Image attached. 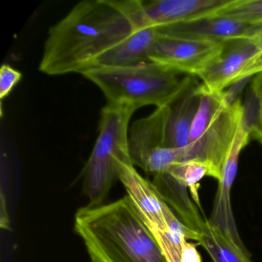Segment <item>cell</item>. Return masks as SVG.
<instances>
[{"instance_id":"6da1fadb","label":"cell","mask_w":262,"mask_h":262,"mask_svg":"<svg viewBox=\"0 0 262 262\" xmlns=\"http://www.w3.org/2000/svg\"><path fill=\"white\" fill-rule=\"evenodd\" d=\"M136 32L118 0H83L49 30L39 70L49 76L79 73Z\"/></svg>"},{"instance_id":"7a4b0ae2","label":"cell","mask_w":262,"mask_h":262,"mask_svg":"<svg viewBox=\"0 0 262 262\" xmlns=\"http://www.w3.org/2000/svg\"><path fill=\"white\" fill-rule=\"evenodd\" d=\"M74 227L91 262H168L127 194L79 208Z\"/></svg>"},{"instance_id":"3957f363","label":"cell","mask_w":262,"mask_h":262,"mask_svg":"<svg viewBox=\"0 0 262 262\" xmlns=\"http://www.w3.org/2000/svg\"><path fill=\"white\" fill-rule=\"evenodd\" d=\"M179 74L150 61L133 67L90 69L82 75L102 92L108 103L137 110L145 105L159 108L169 103L186 80V76L180 79Z\"/></svg>"},{"instance_id":"277c9868","label":"cell","mask_w":262,"mask_h":262,"mask_svg":"<svg viewBox=\"0 0 262 262\" xmlns=\"http://www.w3.org/2000/svg\"><path fill=\"white\" fill-rule=\"evenodd\" d=\"M136 108L107 104L102 108L99 134L83 170V192L88 206L104 205L118 179L116 162L130 159L128 151L129 121Z\"/></svg>"},{"instance_id":"5b68a950","label":"cell","mask_w":262,"mask_h":262,"mask_svg":"<svg viewBox=\"0 0 262 262\" xmlns=\"http://www.w3.org/2000/svg\"><path fill=\"white\" fill-rule=\"evenodd\" d=\"M242 113L243 106L240 98L232 102L227 99L208 122L190 136L188 145L183 148L181 162H203L209 167L210 177L220 180L224 164L242 121Z\"/></svg>"},{"instance_id":"8992f818","label":"cell","mask_w":262,"mask_h":262,"mask_svg":"<svg viewBox=\"0 0 262 262\" xmlns=\"http://www.w3.org/2000/svg\"><path fill=\"white\" fill-rule=\"evenodd\" d=\"M231 0H119L135 30L165 27L214 15Z\"/></svg>"},{"instance_id":"52a82bcc","label":"cell","mask_w":262,"mask_h":262,"mask_svg":"<svg viewBox=\"0 0 262 262\" xmlns=\"http://www.w3.org/2000/svg\"><path fill=\"white\" fill-rule=\"evenodd\" d=\"M116 168L118 179L125 187L127 195L153 235L169 231L173 222L179 217L151 182L138 172L130 159H118Z\"/></svg>"},{"instance_id":"ba28073f","label":"cell","mask_w":262,"mask_h":262,"mask_svg":"<svg viewBox=\"0 0 262 262\" xmlns=\"http://www.w3.org/2000/svg\"><path fill=\"white\" fill-rule=\"evenodd\" d=\"M222 47L223 42L184 39L157 31L148 59L177 73L196 76L217 57Z\"/></svg>"},{"instance_id":"9c48e42d","label":"cell","mask_w":262,"mask_h":262,"mask_svg":"<svg viewBox=\"0 0 262 262\" xmlns=\"http://www.w3.org/2000/svg\"><path fill=\"white\" fill-rule=\"evenodd\" d=\"M261 51L254 39L226 41L217 57L196 76L208 91L222 93L237 82L241 73Z\"/></svg>"},{"instance_id":"30bf717a","label":"cell","mask_w":262,"mask_h":262,"mask_svg":"<svg viewBox=\"0 0 262 262\" xmlns=\"http://www.w3.org/2000/svg\"><path fill=\"white\" fill-rule=\"evenodd\" d=\"M251 134L242 125V121L236 132L231 149L224 164L222 177L219 181V188L216 193L211 217L208 223L232 238L239 246L245 248L233 216L231 205V189L237 171L238 159L243 148L249 142Z\"/></svg>"},{"instance_id":"8fae6325","label":"cell","mask_w":262,"mask_h":262,"mask_svg":"<svg viewBox=\"0 0 262 262\" xmlns=\"http://www.w3.org/2000/svg\"><path fill=\"white\" fill-rule=\"evenodd\" d=\"M162 34L184 39L224 42L236 39H254L262 32V24H249L229 18L211 16L188 22L157 27Z\"/></svg>"},{"instance_id":"7c38bea8","label":"cell","mask_w":262,"mask_h":262,"mask_svg":"<svg viewBox=\"0 0 262 262\" xmlns=\"http://www.w3.org/2000/svg\"><path fill=\"white\" fill-rule=\"evenodd\" d=\"M201 85L194 76H186L185 85L164 105V147L181 148L189 140L191 126L201 100Z\"/></svg>"},{"instance_id":"4fadbf2b","label":"cell","mask_w":262,"mask_h":262,"mask_svg":"<svg viewBox=\"0 0 262 262\" xmlns=\"http://www.w3.org/2000/svg\"><path fill=\"white\" fill-rule=\"evenodd\" d=\"M156 36L157 30L155 27L138 30L99 56L90 69L128 67L150 62L148 54Z\"/></svg>"},{"instance_id":"5bb4252c","label":"cell","mask_w":262,"mask_h":262,"mask_svg":"<svg viewBox=\"0 0 262 262\" xmlns=\"http://www.w3.org/2000/svg\"><path fill=\"white\" fill-rule=\"evenodd\" d=\"M198 242L214 262H252L246 248L239 246L219 228L210 225L207 219Z\"/></svg>"},{"instance_id":"9a60e30c","label":"cell","mask_w":262,"mask_h":262,"mask_svg":"<svg viewBox=\"0 0 262 262\" xmlns=\"http://www.w3.org/2000/svg\"><path fill=\"white\" fill-rule=\"evenodd\" d=\"M167 171L188 188L193 202L202 210L199 194V182L205 176H210L209 167L203 162L188 161L174 164Z\"/></svg>"},{"instance_id":"2e32d148","label":"cell","mask_w":262,"mask_h":262,"mask_svg":"<svg viewBox=\"0 0 262 262\" xmlns=\"http://www.w3.org/2000/svg\"><path fill=\"white\" fill-rule=\"evenodd\" d=\"M214 16L249 24H262V0H231Z\"/></svg>"},{"instance_id":"e0dca14e","label":"cell","mask_w":262,"mask_h":262,"mask_svg":"<svg viewBox=\"0 0 262 262\" xmlns=\"http://www.w3.org/2000/svg\"><path fill=\"white\" fill-rule=\"evenodd\" d=\"M22 73L7 64L0 70V99H4L11 93L16 84L22 79Z\"/></svg>"},{"instance_id":"ac0fdd59","label":"cell","mask_w":262,"mask_h":262,"mask_svg":"<svg viewBox=\"0 0 262 262\" xmlns=\"http://www.w3.org/2000/svg\"><path fill=\"white\" fill-rule=\"evenodd\" d=\"M260 72H262V51L247 66L246 68L239 76L237 82L247 78L253 77Z\"/></svg>"},{"instance_id":"d6986e66","label":"cell","mask_w":262,"mask_h":262,"mask_svg":"<svg viewBox=\"0 0 262 262\" xmlns=\"http://www.w3.org/2000/svg\"><path fill=\"white\" fill-rule=\"evenodd\" d=\"M179 262H202L200 254L194 244L187 242Z\"/></svg>"},{"instance_id":"ffe728a7","label":"cell","mask_w":262,"mask_h":262,"mask_svg":"<svg viewBox=\"0 0 262 262\" xmlns=\"http://www.w3.org/2000/svg\"><path fill=\"white\" fill-rule=\"evenodd\" d=\"M250 88L254 90V93L258 97L262 112V72H260V73L254 76Z\"/></svg>"},{"instance_id":"44dd1931","label":"cell","mask_w":262,"mask_h":262,"mask_svg":"<svg viewBox=\"0 0 262 262\" xmlns=\"http://www.w3.org/2000/svg\"><path fill=\"white\" fill-rule=\"evenodd\" d=\"M254 137H255L259 142L262 143V112L261 116H260V125H259L258 129H257V133L254 135Z\"/></svg>"},{"instance_id":"7402d4cb","label":"cell","mask_w":262,"mask_h":262,"mask_svg":"<svg viewBox=\"0 0 262 262\" xmlns=\"http://www.w3.org/2000/svg\"><path fill=\"white\" fill-rule=\"evenodd\" d=\"M254 40L257 41V42H258L259 45L262 48V32L260 33V34L257 35V36H256L255 38H254Z\"/></svg>"}]
</instances>
